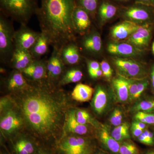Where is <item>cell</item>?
Instances as JSON below:
<instances>
[{"label":"cell","instance_id":"cell-43","mask_svg":"<svg viewBox=\"0 0 154 154\" xmlns=\"http://www.w3.org/2000/svg\"><path fill=\"white\" fill-rule=\"evenodd\" d=\"M89 74L90 76L93 79H97V78H99L103 75V73H102V69H101L91 72L89 73Z\"/></svg>","mask_w":154,"mask_h":154},{"label":"cell","instance_id":"cell-48","mask_svg":"<svg viewBox=\"0 0 154 154\" xmlns=\"http://www.w3.org/2000/svg\"><path fill=\"white\" fill-rule=\"evenodd\" d=\"M94 154H106L105 153L101 151H97L96 150V151L95 152V153Z\"/></svg>","mask_w":154,"mask_h":154},{"label":"cell","instance_id":"cell-21","mask_svg":"<svg viewBox=\"0 0 154 154\" xmlns=\"http://www.w3.org/2000/svg\"><path fill=\"white\" fill-rule=\"evenodd\" d=\"M6 83L8 90L13 92L21 91L30 85L22 72L15 69L8 77Z\"/></svg>","mask_w":154,"mask_h":154},{"label":"cell","instance_id":"cell-13","mask_svg":"<svg viewBox=\"0 0 154 154\" xmlns=\"http://www.w3.org/2000/svg\"><path fill=\"white\" fill-rule=\"evenodd\" d=\"M153 24L140 25L133 34L127 39L126 42L143 49L148 46L152 33Z\"/></svg>","mask_w":154,"mask_h":154},{"label":"cell","instance_id":"cell-41","mask_svg":"<svg viewBox=\"0 0 154 154\" xmlns=\"http://www.w3.org/2000/svg\"><path fill=\"white\" fill-rule=\"evenodd\" d=\"M138 140L141 143L144 144L146 145L152 146H153L151 143L148 139L143 132L141 134L140 136L137 138Z\"/></svg>","mask_w":154,"mask_h":154},{"label":"cell","instance_id":"cell-44","mask_svg":"<svg viewBox=\"0 0 154 154\" xmlns=\"http://www.w3.org/2000/svg\"><path fill=\"white\" fill-rule=\"evenodd\" d=\"M144 134L146 135L147 137L148 138L150 142L151 143L152 145H154V136L153 134L150 131H149L148 130L146 129L143 131Z\"/></svg>","mask_w":154,"mask_h":154},{"label":"cell","instance_id":"cell-14","mask_svg":"<svg viewBox=\"0 0 154 154\" xmlns=\"http://www.w3.org/2000/svg\"><path fill=\"white\" fill-rule=\"evenodd\" d=\"M90 15L84 8L77 5L74 11L72 20L76 33L84 36L90 31L91 25Z\"/></svg>","mask_w":154,"mask_h":154},{"label":"cell","instance_id":"cell-32","mask_svg":"<svg viewBox=\"0 0 154 154\" xmlns=\"http://www.w3.org/2000/svg\"><path fill=\"white\" fill-rule=\"evenodd\" d=\"M132 110L137 112L154 113V100H144L137 103L133 107Z\"/></svg>","mask_w":154,"mask_h":154},{"label":"cell","instance_id":"cell-30","mask_svg":"<svg viewBox=\"0 0 154 154\" xmlns=\"http://www.w3.org/2000/svg\"><path fill=\"white\" fill-rule=\"evenodd\" d=\"M99 0H77V5L85 9L90 16L94 17L98 10Z\"/></svg>","mask_w":154,"mask_h":154},{"label":"cell","instance_id":"cell-25","mask_svg":"<svg viewBox=\"0 0 154 154\" xmlns=\"http://www.w3.org/2000/svg\"><path fill=\"white\" fill-rule=\"evenodd\" d=\"M94 92V89L91 86L80 83L74 88L72 98L78 102H88L91 100Z\"/></svg>","mask_w":154,"mask_h":154},{"label":"cell","instance_id":"cell-36","mask_svg":"<svg viewBox=\"0 0 154 154\" xmlns=\"http://www.w3.org/2000/svg\"><path fill=\"white\" fill-rule=\"evenodd\" d=\"M125 79L127 82L128 86L129 94V100L132 101V100H134L135 96L136 94L138 80V79H126V78H125Z\"/></svg>","mask_w":154,"mask_h":154},{"label":"cell","instance_id":"cell-34","mask_svg":"<svg viewBox=\"0 0 154 154\" xmlns=\"http://www.w3.org/2000/svg\"><path fill=\"white\" fill-rule=\"evenodd\" d=\"M134 118L136 121L141 122L145 124H154V113L137 112L134 115Z\"/></svg>","mask_w":154,"mask_h":154},{"label":"cell","instance_id":"cell-6","mask_svg":"<svg viewBox=\"0 0 154 154\" xmlns=\"http://www.w3.org/2000/svg\"><path fill=\"white\" fill-rule=\"evenodd\" d=\"M15 31L12 24L4 15L0 17V58L4 62H10L15 50Z\"/></svg>","mask_w":154,"mask_h":154},{"label":"cell","instance_id":"cell-39","mask_svg":"<svg viewBox=\"0 0 154 154\" xmlns=\"http://www.w3.org/2000/svg\"><path fill=\"white\" fill-rule=\"evenodd\" d=\"M88 72L89 73L101 69L100 64L95 60H88Z\"/></svg>","mask_w":154,"mask_h":154},{"label":"cell","instance_id":"cell-20","mask_svg":"<svg viewBox=\"0 0 154 154\" xmlns=\"http://www.w3.org/2000/svg\"><path fill=\"white\" fill-rule=\"evenodd\" d=\"M64 127L66 132L79 136L88 134L89 130L87 125L80 124L77 120L76 112L74 110H70L67 113Z\"/></svg>","mask_w":154,"mask_h":154},{"label":"cell","instance_id":"cell-2","mask_svg":"<svg viewBox=\"0 0 154 154\" xmlns=\"http://www.w3.org/2000/svg\"><path fill=\"white\" fill-rule=\"evenodd\" d=\"M77 0H41L36 13L41 32L51 45L61 48L75 40L72 17Z\"/></svg>","mask_w":154,"mask_h":154},{"label":"cell","instance_id":"cell-27","mask_svg":"<svg viewBox=\"0 0 154 154\" xmlns=\"http://www.w3.org/2000/svg\"><path fill=\"white\" fill-rule=\"evenodd\" d=\"M98 17L101 23H105L110 20L117 13V8L108 1H104L98 8Z\"/></svg>","mask_w":154,"mask_h":154},{"label":"cell","instance_id":"cell-40","mask_svg":"<svg viewBox=\"0 0 154 154\" xmlns=\"http://www.w3.org/2000/svg\"><path fill=\"white\" fill-rule=\"evenodd\" d=\"M131 130V132L133 136L135 138H137L144 131L138 127L133 122Z\"/></svg>","mask_w":154,"mask_h":154},{"label":"cell","instance_id":"cell-24","mask_svg":"<svg viewBox=\"0 0 154 154\" xmlns=\"http://www.w3.org/2000/svg\"><path fill=\"white\" fill-rule=\"evenodd\" d=\"M99 140L104 148L113 154H119L120 143L116 140L106 128H102L99 132Z\"/></svg>","mask_w":154,"mask_h":154},{"label":"cell","instance_id":"cell-31","mask_svg":"<svg viewBox=\"0 0 154 154\" xmlns=\"http://www.w3.org/2000/svg\"><path fill=\"white\" fill-rule=\"evenodd\" d=\"M119 154H140L139 149L129 139L120 143Z\"/></svg>","mask_w":154,"mask_h":154},{"label":"cell","instance_id":"cell-5","mask_svg":"<svg viewBox=\"0 0 154 154\" xmlns=\"http://www.w3.org/2000/svg\"><path fill=\"white\" fill-rule=\"evenodd\" d=\"M55 154H94L96 144L91 138L76 135H66L54 146Z\"/></svg>","mask_w":154,"mask_h":154},{"label":"cell","instance_id":"cell-1","mask_svg":"<svg viewBox=\"0 0 154 154\" xmlns=\"http://www.w3.org/2000/svg\"><path fill=\"white\" fill-rule=\"evenodd\" d=\"M13 96L14 105L32 137L40 145H55L62 136L61 131L67 113V101L63 94L55 91V86L46 81L31 83L14 92Z\"/></svg>","mask_w":154,"mask_h":154},{"label":"cell","instance_id":"cell-9","mask_svg":"<svg viewBox=\"0 0 154 154\" xmlns=\"http://www.w3.org/2000/svg\"><path fill=\"white\" fill-rule=\"evenodd\" d=\"M50 57L46 62L47 77L46 82L54 86V82L59 79L63 72L64 64L61 57V48L53 46Z\"/></svg>","mask_w":154,"mask_h":154},{"label":"cell","instance_id":"cell-8","mask_svg":"<svg viewBox=\"0 0 154 154\" xmlns=\"http://www.w3.org/2000/svg\"><path fill=\"white\" fill-rule=\"evenodd\" d=\"M113 61L121 76L134 79L146 78L145 68L139 62L132 59L116 56L113 57Z\"/></svg>","mask_w":154,"mask_h":154},{"label":"cell","instance_id":"cell-51","mask_svg":"<svg viewBox=\"0 0 154 154\" xmlns=\"http://www.w3.org/2000/svg\"><path fill=\"white\" fill-rule=\"evenodd\" d=\"M117 1H119V2H126V1H128V0H117Z\"/></svg>","mask_w":154,"mask_h":154},{"label":"cell","instance_id":"cell-52","mask_svg":"<svg viewBox=\"0 0 154 154\" xmlns=\"http://www.w3.org/2000/svg\"><path fill=\"white\" fill-rule=\"evenodd\" d=\"M2 154H9V153H3Z\"/></svg>","mask_w":154,"mask_h":154},{"label":"cell","instance_id":"cell-45","mask_svg":"<svg viewBox=\"0 0 154 154\" xmlns=\"http://www.w3.org/2000/svg\"><path fill=\"white\" fill-rule=\"evenodd\" d=\"M46 146L40 145L35 154H50V152L48 151L47 149L45 148Z\"/></svg>","mask_w":154,"mask_h":154},{"label":"cell","instance_id":"cell-38","mask_svg":"<svg viewBox=\"0 0 154 154\" xmlns=\"http://www.w3.org/2000/svg\"><path fill=\"white\" fill-rule=\"evenodd\" d=\"M100 64L103 76L108 79H111L113 75V71L110 64L106 61L103 60Z\"/></svg>","mask_w":154,"mask_h":154},{"label":"cell","instance_id":"cell-26","mask_svg":"<svg viewBox=\"0 0 154 154\" xmlns=\"http://www.w3.org/2000/svg\"><path fill=\"white\" fill-rule=\"evenodd\" d=\"M112 83L119 101L125 102L129 100L128 86L125 78L120 76L113 79Z\"/></svg>","mask_w":154,"mask_h":154},{"label":"cell","instance_id":"cell-15","mask_svg":"<svg viewBox=\"0 0 154 154\" xmlns=\"http://www.w3.org/2000/svg\"><path fill=\"white\" fill-rule=\"evenodd\" d=\"M140 25L131 21L125 20L112 28L110 32L111 38L116 42L126 40L139 28Z\"/></svg>","mask_w":154,"mask_h":154},{"label":"cell","instance_id":"cell-29","mask_svg":"<svg viewBox=\"0 0 154 154\" xmlns=\"http://www.w3.org/2000/svg\"><path fill=\"white\" fill-rule=\"evenodd\" d=\"M129 128L128 123L124 122L115 127L110 134L116 140L120 143L123 141L129 139L130 138Z\"/></svg>","mask_w":154,"mask_h":154},{"label":"cell","instance_id":"cell-50","mask_svg":"<svg viewBox=\"0 0 154 154\" xmlns=\"http://www.w3.org/2000/svg\"><path fill=\"white\" fill-rule=\"evenodd\" d=\"M152 52L154 54V42L153 43L152 45Z\"/></svg>","mask_w":154,"mask_h":154},{"label":"cell","instance_id":"cell-53","mask_svg":"<svg viewBox=\"0 0 154 154\" xmlns=\"http://www.w3.org/2000/svg\"><path fill=\"white\" fill-rule=\"evenodd\" d=\"M50 154H54L53 153H52L50 152Z\"/></svg>","mask_w":154,"mask_h":154},{"label":"cell","instance_id":"cell-47","mask_svg":"<svg viewBox=\"0 0 154 154\" xmlns=\"http://www.w3.org/2000/svg\"><path fill=\"white\" fill-rule=\"evenodd\" d=\"M151 79L152 86L154 89V66L152 68L151 73Z\"/></svg>","mask_w":154,"mask_h":154},{"label":"cell","instance_id":"cell-35","mask_svg":"<svg viewBox=\"0 0 154 154\" xmlns=\"http://www.w3.org/2000/svg\"><path fill=\"white\" fill-rule=\"evenodd\" d=\"M123 115L121 110L119 108H116L113 110L110 119V123L113 126L116 127L122 123Z\"/></svg>","mask_w":154,"mask_h":154},{"label":"cell","instance_id":"cell-16","mask_svg":"<svg viewBox=\"0 0 154 154\" xmlns=\"http://www.w3.org/2000/svg\"><path fill=\"white\" fill-rule=\"evenodd\" d=\"M12 141L14 154H35L40 145L34 139L21 137Z\"/></svg>","mask_w":154,"mask_h":154},{"label":"cell","instance_id":"cell-12","mask_svg":"<svg viewBox=\"0 0 154 154\" xmlns=\"http://www.w3.org/2000/svg\"><path fill=\"white\" fill-rule=\"evenodd\" d=\"M107 50L110 54L115 56L125 57L140 56L143 54L144 51L127 42L109 43L107 45Z\"/></svg>","mask_w":154,"mask_h":154},{"label":"cell","instance_id":"cell-18","mask_svg":"<svg viewBox=\"0 0 154 154\" xmlns=\"http://www.w3.org/2000/svg\"><path fill=\"white\" fill-rule=\"evenodd\" d=\"M61 57L65 65L76 64L81 60L79 46L75 41L70 42L61 48Z\"/></svg>","mask_w":154,"mask_h":154},{"label":"cell","instance_id":"cell-28","mask_svg":"<svg viewBox=\"0 0 154 154\" xmlns=\"http://www.w3.org/2000/svg\"><path fill=\"white\" fill-rule=\"evenodd\" d=\"M83 73L79 69H70L64 74L58 82L59 86L65 85L71 83H76L82 79Z\"/></svg>","mask_w":154,"mask_h":154},{"label":"cell","instance_id":"cell-23","mask_svg":"<svg viewBox=\"0 0 154 154\" xmlns=\"http://www.w3.org/2000/svg\"><path fill=\"white\" fill-rule=\"evenodd\" d=\"M50 45L51 43L48 37L44 33L40 32L35 44L29 50L33 59H40L42 57L46 54Z\"/></svg>","mask_w":154,"mask_h":154},{"label":"cell","instance_id":"cell-22","mask_svg":"<svg viewBox=\"0 0 154 154\" xmlns=\"http://www.w3.org/2000/svg\"><path fill=\"white\" fill-rule=\"evenodd\" d=\"M108 103V95L106 91L101 86L96 88L93 102L92 107L97 114H102L105 112Z\"/></svg>","mask_w":154,"mask_h":154},{"label":"cell","instance_id":"cell-19","mask_svg":"<svg viewBox=\"0 0 154 154\" xmlns=\"http://www.w3.org/2000/svg\"><path fill=\"white\" fill-rule=\"evenodd\" d=\"M82 40L83 49L91 54H97L102 48V40L99 33L96 31L88 32Z\"/></svg>","mask_w":154,"mask_h":154},{"label":"cell","instance_id":"cell-42","mask_svg":"<svg viewBox=\"0 0 154 154\" xmlns=\"http://www.w3.org/2000/svg\"><path fill=\"white\" fill-rule=\"evenodd\" d=\"M135 3L154 8V0H135Z\"/></svg>","mask_w":154,"mask_h":154},{"label":"cell","instance_id":"cell-46","mask_svg":"<svg viewBox=\"0 0 154 154\" xmlns=\"http://www.w3.org/2000/svg\"><path fill=\"white\" fill-rule=\"evenodd\" d=\"M136 125H137L138 127L139 128L141 129L144 130L146 128V124L141 122L135 121L133 122Z\"/></svg>","mask_w":154,"mask_h":154},{"label":"cell","instance_id":"cell-49","mask_svg":"<svg viewBox=\"0 0 154 154\" xmlns=\"http://www.w3.org/2000/svg\"><path fill=\"white\" fill-rule=\"evenodd\" d=\"M145 154H154V151H148Z\"/></svg>","mask_w":154,"mask_h":154},{"label":"cell","instance_id":"cell-17","mask_svg":"<svg viewBox=\"0 0 154 154\" xmlns=\"http://www.w3.org/2000/svg\"><path fill=\"white\" fill-rule=\"evenodd\" d=\"M34 60L29 51L15 48L10 63L15 70L22 72Z\"/></svg>","mask_w":154,"mask_h":154},{"label":"cell","instance_id":"cell-3","mask_svg":"<svg viewBox=\"0 0 154 154\" xmlns=\"http://www.w3.org/2000/svg\"><path fill=\"white\" fill-rule=\"evenodd\" d=\"M1 10L5 15L26 25L38 8L37 0H0Z\"/></svg>","mask_w":154,"mask_h":154},{"label":"cell","instance_id":"cell-37","mask_svg":"<svg viewBox=\"0 0 154 154\" xmlns=\"http://www.w3.org/2000/svg\"><path fill=\"white\" fill-rule=\"evenodd\" d=\"M148 85L149 81L146 78L138 80L137 90L136 94L135 96L134 100L138 99L140 97L141 94L147 88Z\"/></svg>","mask_w":154,"mask_h":154},{"label":"cell","instance_id":"cell-11","mask_svg":"<svg viewBox=\"0 0 154 154\" xmlns=\"http://www.w3.org/2000/svg\"><path fill=\"white\" fill-rule=\"evenodd\" d=\"M47 61L42 60H34L30 65L22 72L25 78L31 82L40 83L46 81L47 77Z\"/></svg>","mask_w":154,"mask_h":154},{"label":"cell","instance_id":"cell-7","mask_svg":"<svg viewBox=\"0 0 154 154\" xmlns=\"http://www.w3.org/2000/svg\"><path fill=\"white\" fill-rule=\"evenodd\" d=\"M154 9L152 7L135 3L134 5L122 9L120 14L125 20L139 25L153 24Z\"/></svg>","mask_w":154,"mask_h":154},{"label":"cell","instance_id":"cell-33","mask_svg":"<svg viewBox=\"0 0 154 154\" xmlns=\"http://www.w3.org/2000/svg\"><path fill=\"white\" fill-rule=\"evenodd\" d=\"M76 117L77 121L80 124L87 125V124L95 125V122L91 115L85 110H79L76 112Z\"/></svg>","mask_w":154,"mask_h":154},{"label":"cell","instance_id":"cell-4","mask_svg":"<svg viewBox=\"0 0 154 154\" xmlns=\"http://www.w3.org/2000/svg\"><path fill=\"white\" fill-rule=\"evenodd\" d=\"M1 131L6 138L12 140L25 125L11 97L8 102L1 106Z\"/></svg>","mask_w":154,"mask_h":154},{"label":"cell","instance_id":"cell-10","mask_svg":"<svg viewBox=\"0 0 154 154\" xmlns=\"http://www.w3.org/2000/svg\"><path fill=\"white\" fill-rule=\"evenodd\" d=\"M40 33L31 30L26 25H21L14 33L15 48L29 51L35 44Z\"/></svg>","mask_w":154,"mask_h":154}]
</instances>
